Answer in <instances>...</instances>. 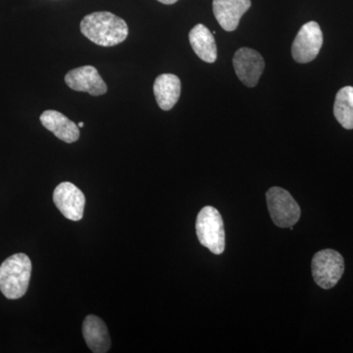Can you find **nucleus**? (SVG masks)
I'll return each instance as SVG.
<instances>
[{"label": "nucleus", "instance_id": "nucleus-12", "mask_svg": "<svg viewBox=\"0 0 353 353\" xmlns=\"http://www.w3.org/2000/svg\"><path fill=\"white\" fill-rule=\"evenodd\" d=\"M41 124L53 132L57 138L67 143H75L80 138V130L73 121L55 110L44 111L41 115Z\"/></svg>", "mask_w": 353, "mask_h": 353}, {"label": "nucleus", "instance_id": "nucleus-8", "mask_svg": "<svg viewBox=\"0 0 353 353\" xmlns=\"http://www.w3.org/2000/svg\"><path fill=\"white\" fill-rule=\"evenodd\" d=\"M234 72L241 83L253 88L259 82L265 68L263 57L252 48H241L234 53L233 58Z\"/></svg>", "mask_w": 353, "mask_h": 353}, {"label": "nucleus", "instance_id": "nucleus-3", "mask_svg": "<svg viewBox=\"0 0 353 353\" xmlns=\"http://www.w3.org/2000/svg\"><path fill=\"white\" fill-rule=\"evenodd\" d=\"M196 230L199 243L216 255L222 254L226 245L224 222L217 209L205 206L197 215Z\"/></svg>", "mask_w": 353, "mask_h": 353}, {"label": "nucleus", "instance_id": "nucleus-5", "mask_svg": "<svg viewBox=\"0 0 353 353\" xmlns=\"http://www.w3.org/2000/svg\"><path fill=\"white\" fill-rule=\"evenodd\" d=\"M269 213L276 226L290 228L301 219V208L288 190L273 187L266 192Z\"/></svg>", "mask_w": 353, "mask_h": 353}, {"label": "nucleus", "instance_id": "nucleus-1", "mask_svg": "<svg viewBox=\"0 0 353 353\" xmlns=\"http://www.w3.org/2000/svg\"><path fill=\"white\" fill-rule=\"evenodd\" d=\"M81 32L97 46L110 48L125 41L129 34V28L122 18L103 11L88 14L83 17Z\"/></svg>", "mask_w": 353, "mask_h": 353}, {"label": "nucleus", "instance_id": "nucleus-13", "mask_svg": "<svg viewBox=\"0 0 353 353\" xmlns=\"http://www.w3.org/2000/svg\"><path fill=\"white\" fill-rule=\"evenodd\" d=\"M180 79L174 74L158 76L153 85V92L158 106L164 111L171 110L181 97Z\"/></svg>", "mask_w": 353, "mask_h": 353}, {"label": "nucleus", "instance_id": "nucleus-14", "mask_svg": "<svg viewBox=\"0 0 353 353\" xmlns=\"http://www.w3.org/2000/svg\"><path fill=\"white\" fill-rule=\"evenodd\" d=\"M190 46L202 61L214 63L217 59V46L214 36L208 27L202 24L194 26L189 34Z\"/></svg>", "mask_w": 353, "mask_h": 353}, {"label": "nucleus", "instance_id": "nucleus-2", "mask_svg": "<svg viewBox=\"0 0 353 353\" xmlns=\"http://www.w3.org/2000/svg\"><path fill=\"white\" fill-rule=\"evenodd\" d=\"M32 275V262L25 253H16L0 265V290L8 299L24 296Z\"/></svg>", "mask_w": 353, "mask_h": 353}, {"label": "nucleus", "instance_id": "nucleus-10", "mask_svg": "<svg viewBox=\"0 0 353 353\" xmlns=\"http://www.w3.org/2000/svg\"><path fill=\"white\" fill-rule=\"evenodd\" d=\"M250 6V0H213V13L225 31L234 32Z\"/></svg>", "mask_w": 353, "mask_h": 353}, {"label": "nucleus", "instance_id": "nucleus-6", "mask_svg": "<svg viewBox=\"0 0 353 353\" xmlns=\"http://www.w3.org/2000/svg\"><path fill=\"white\" fill-rule=\"evenodd\" d=\"M323 46L321 28L314 21L306 23L297 32L292 46V54L297 63L313 61L319 54Z\"/></svg>", "mask_w": 353, "mask_h": 353}, {"label": "nucleus", "instance_id": "nucleus-16", "mask_svg": "<svg viewBox=\"0 0 353 353\" xmlns=\"http://www.w3.org/2000/svg\"><path fill=\"white\" fill-rule=\"evenodd\" d=\"M157 1L166 4V6H171V4H175L178 0H157Z\"/></svg>", "mask_w": 353, "mask_h": 353}, {"label": "nucleus", "instance_id": "nucleus-11", "mask_svg": "<svg viewBox=\"0 0 353 353\" xmlns=\"http://www.w3.org/2000/svg\"><path fill=\"white\" fill-rule=\"evenodd\" d=\"M83 336L88 347L94 353H105L111 347L108 326L101 318L88 315L83 323Z\"/></svg>", "mask_w": 353, "mask_h": 353}, {"label": "nucleus", "instance_id": "nucleus-15", "mask_svg": "<svg viewBox=\"0 0 353 353\" xmlns=\"http://www.w3.org/2000/svg\"><path fill=\"white\" fill-rule=\"evenodd\" d=\"M334 115L345 129H353L352 87H345L339 90L334 104Z\"/></svg>", "mask_w": 353, "mask_h": 353}, {"label": "nucleus", "instance_id": "nucleus-4", "mask_svg": "<svg viewBox=\"0 0 353 353\" xmlns=\"http://www.w3.org/2000/svg\"><path fill=\"white\" fill-rule=\"evenodd\" d=\"M311 267L316 284L324 290L333 289L345 272V259L340 252L327 248L315 253Z\"/></svg>", "mask_w": 353, "mask_h": 353}, {"label": "nucleus", "instance_id": "nucleus-7", "mask_svg": "<svg viewBox=\"0 0 353 353\" xmlns=\"http://www.w3.org/2000/svg\"><path fill=\"white\" fill-rule=\"evenodd\" d=\"M53 201L65 218L80 221L85 210V197L82 190L74 183L63 182L53 192Z\"/></svg>", "mask_w": 353, "mask_h": 353}, {"label": "nucleus", "instance_id": "nucleus-17", "mask_svg": "<svg viewBox=\"0 0 353 353\" xmlns=\"http://www.w3.org/2000/svg\"><path fill=\"white\" fill-rule=\"evenodd\" d=\"M83 125H85V124H83V122H80V123H79L78 126H79V128H83Z\"/></svg>", "mask_w": 353, "mask_h": 353}, {"label": "nucleus", "instance_id": "nucleus-9", "mask_svg": "<svg viewBox=\"0 0 353 353\" xmlns=\"http://www.w3.org/2000/svg\"><path fill=\"white\" fill-rule=\"evenodd\" d=\"M65 82L76 92H88L94 97L108 92V85L94 66H83L71 70L65 76Z\"/></svg>", "mask_w": 353, "mask_h": 353}]
</instances>
